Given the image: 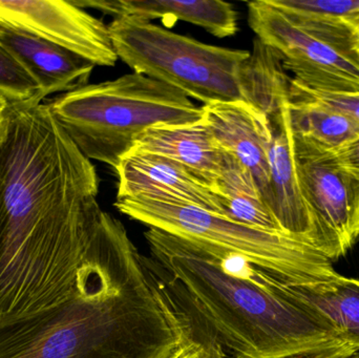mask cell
<instances>
[{
    "label": "cell",
    "mask_w": 359,
    "mask_h": 358,
    "mask_svg": "<svg viewBox=\"0 0 359 358\" xmlns=\"http://www.w3.org/2000/svg\"><path fill=\"white\" fill-rule=\"evenodd\" d=\"M96 168L48 104L8 103L0 132V329L73 300L105 212Z\"/></svg>",
    "instance_id": "cell-1"
},
{
    "label": "cell",
    "mask_w": 359,
    "mask_h": 358,
    "mask_svg": "<svg viewBox=\"0 0 359 358\" xmlns=\"http://www.w3.org/2000/svg\"><path fill=\"white\" fill-rule=\"evenodd\" d=\"M151 264L190 325L232 358H345L355 352L290 286L238 256L145 233Z\"/></svg>",
    "instance_id": "cell-2"
},
{
    "label": "cell",
    "mask_w": 359,
    "mask_h": 358,
    "mask_svg": "<svg viewBox=\"0 0 359 358\" xmlns=\"http://www.w3.org/2000/svg\"><path fill=\"white\" fill-rule=\"evenodd\" d=\"M185 338L144 256L128 233L113 230L73 300L0 329V358H172Z\"/></svg>",
    "instance_id": "cell-3"
},
{
    "label": "cell",
    "mask_w": 359,
    "mask_h": 358,
    "mask_svg": "<svg viewBox=\"0 0 359 358\" xmlns=\"http://www.w3.org/2000/svg\"><path fill=\"white\" fill-rule=\"evenodd\" d=\"M46 104L88 160L115 170L151 128L198 123L203 119L202 106L183 92L135 71L86 84Z\"/></svg>",
    "instance_id": "cell-4"
},
{
    "label": "cell",
    "mask_w": 359,
    "mask_h": 358,
    "mask_svg": "<svg viewBox=\"0 0 359 358\" xmlns=\"http://www.w3.org/2000/svg\"><path fill=\"white\" fill-rule=\"evenodd\" d=\"M118 59L204 105L248 103L251 52L203 43L135 17L109 25Z\"/></svg>",
    "instance_id": "cell-5"
},
{
    "label": "cell",
    "mask_w": 359,
    "mask_h": 358,
    "mask_svg": "<svg viewBox=\"0 0 359 358\" xmlns=\"http://www.w3.org/2000/svg\"><path fill=\"white\" fill-rule=\"evenodd\" d=\"M121 214L149 228L160 229L215 252L244 258L289 286L329 281L339 275L333 262L313 246L284 231L241 224L191 205L143 199H117Z\"/></svg>",
    "instance_id": "cell-6"
},
{
    "label": "cell",
    "mask_w": 359,
    "mask_h": 358,
    "mask_svg": "<svg viewBox=\"0 0 359 358\" xmlns=\"http://www.w3.org/2000/svg\"><path fill=\"white\" fill-rule=\"evenodd\" d=\"M248 23L297 83L333 94L359 92V41L352 29L301 27L267 0L248 2Z\"/></svg>",
    "instance_id": "cell-7"
},
{
    "label": "cell",
    "mask_w": 359,
    "mask_h": 358,
    "mask_svg": "<svg viewBox=\"0 0 359 358\" xmlns=\"http://www.w3.org/2000/svg\"><path fill=\"white\" fill-rule=\"evenodd\" d=\"M290 80L282 63L270 60L257 67L251 90L250 105L263 111L267 122L272 212L285 233L307 242L326 256L324 242L297 179L289 115Z\"/></svg>",
    "instance_id": "cell-8"
},
{
    "label": "cell",
    "mask_w": 359,
    "mask_h": 358,
    "mask_svg": "<svg viewBox=\"0 0 359 358\" xmlns=\"http://www.w3.org/2000/svg\"><path fill=\"white\" fill-rule=\"evenodd\" d=\"M0 29L48 40L95 67L118 61L109 25L71 0H0Z\"/></svg>",
    "instance_id": "cell-9"
},
{
    "label": "cell",
    "mask_w": 359,
    "mask_h": 358,
    "mask_svg": "<svg viewBox=\"0 0 359 358\" xmlns=\"http://www.w3.org/2000/svg\"><path fill=\"white\" fill-rule=\"evenodd\" d=\"M302 195L332 262L359 240V180L332 155H295Z\"/></svg>",
    "instance_id": "cell-10"
},
{
    "label": "cell",
    "mask_w": 359,
    "mask_h": 358,
    "mask_svg": "<svg viewBox=\"0 0 359 358\" xmlns=\"http://www.w3.org/2000/svg\"><path fill=\"white\" fill-rule=\"evenodd\" d=\"M116 172L117 199L196 206L223 216L217 191L168 158L133 149L122 159Z\"/></svg>",
    "instance_id": "cell-11"
},
{
    "label": "cell",
    "mask_w": 359,
    "mask_h": 358,
    "mask_svg": "<svg viewBox=\"0 0 359 358\" xmlns=\"http://www.w3.org/2000/svg\"><path fill=\"white\" fill-rule=\"evenodd\" d=\"M202 109L203 122L222 149L251 174L272 212L269 136L263 111L245 101L203 105Z\"/></svg>",
    "instance_id": "cell-12"
},
{
    "label": "cell",
    "mask_w": 359,
    "mask_h": 358,
    "mask_svg": "<svg viewBox=\"0 0 359 358\" xmlns=\"http://www.w3.org/2000/svg\"><path fill=\"white\" fill-rule=\"evenodd\" d=\"M0 46L35 80L43 99L86 85L96 67L62 46L12 29H0Z\"/></svg>",
    "instance_id": "cell-13"
},
{
    "label": "cell",
    "mask_w": 359,
    "mask_h": 358,
    "mask_svg": "<svg viewBox=\"0 0 359 358\" xmlns=\"http://www.w3.org/2000/svg\"><path fill=\"white\" fill-rule=\"evenodd\" d=\"M134 149L172 160L215 191L230 159L203 119L198 123L151 128Z\"/></svg>",
    "instance_id": "cell-14"
},
{
    "label": "cell",
    "mask_w": 359,
    "mask_h": 358,
    "mask_svg": "<svg viewBox=\"0 0 359 358\" xmlns=\"http://www.w3.org/2000/svg\"><path fill=\"white\" fill-rule=\"evenodd\" d=\"M80 8H95L107 15L135 17L151 21L166 19L185 21L217 38L233 36L238 32V12L229 2L222 0H71Z\"/></svg>",
    "instance_id": "cell-15"
},
{
    "label": "cell",
    "mask_w": 359,
    "mask_h": 358,
    "mask_svg": "<svg viewBox=\"0 0 359 358\" xmlns=\"http://www.w3.org/2000/svg\"><path fill=\"white\" fill-rule=\"evenodd\" d=\"M295 155H334L359 137V122L329 107L289 99Z\"/></svg>",
    "instance_id": "cell-16"
},
{
    "label": "cell",
    "mask_w": 359,
    "mask_h": 358,
    "mask_svg": "<svg viewBox=\"0 0 359 358\" xmlns=\"http://www.w3.org/2000/svg\"><path fill=\"white\" fill-rule=\"evenodd\" d=\"M290 287L322 312L355 352L359 351V280L339 275L329 281Z\"/></svg>",
    "instance_id": "cell-17"
},
{
    "label": "cell",
    "mask_w": 359,
    "mask_h": 358,
    "mask_svg": "<svg viewBox=\"0 0 359 358\" xmlns=\"http://www.w3.org/2000/svg\"><path fill=\"white\" fill-rule=\"evenodd\" d=\"M215 191L226 218L255 228L284 231L264 202L251 174L231 155Z\"/></svg>",
    "instance_id": "cell-18"
},
{
    "label": "cell",
    "mask_w": 359,
    "mask_h": 358,
    "mask_svg": "<svg viewBox=\"0 0 359 358\" xmlns=\"http://www.w3.org/2000/svg\"><path fill=\"white\" fill-rule=\"evenodd\" d=\"M293 22L302 25H348L359 14V0H267Z\"/></svg>",
    "instance_id": "cell-19"
},
{
    "label": "cell",
    "mask_w": 359,
    "mask_h": 358,
    "mask_svg": "<svg viewBox=\"0 0 359 358\" xmlns=\"http://www.w3.org/2000/svg\"><path fill=\"white\" fill-rule=\"evenodd\" d=\"M0 96L8 103H38L41 90L25 67L0 46Z\"/></svg>",
    "instance_id": "cell-20"
},
{
    "label": "cell",
    "mask_w": 359,
    "mask_h": 358,
    "mask_svg": "<svg viewBox=\"0 0 359 358\" xmlns=\"http://www.w3.org/2000/svg\"><path fill=\"white\" fill-rule=\"evenodd\" d=\"M289 99L292 100L309 101L323 106L329 107L333 111L353 118L359 122V92L355 94H333L320 92L306 88L297 83L291 77L289 85Z\"/></svg>",
    "instance_id": "cell-21"
},
{
    "label": "cell",
    "mask_w": 359,
    "mask_h": 358,
    "mask_svg": "<svg viewBox=\"0 0 359 358\" xmlns=\"http://www.w3.org/2000/svg\"><path fill=\"white\" fill-rule=\"evenodd\" d=\"M332 156L344 170L359 180V137Z\"/></svg>",
    "instance_id": "cell-22"
},
{
    "label": "cell",
    "mask_w": 359,
    "mask_h": 358,
    "mask_svg": "<svg viewBox=\"0 0 359 358\" xmlns=\"http://www.w3.org/2000/svg\"><path fill=\"white\" fill-rule=\"evenodd\" d=\"M8 101L0 96V132H1L2 124H4V116H6V109H8Z\"/></svg>",
    "instance_id": "cell-23"
},
{
    "label": "cell",
    "mask_w": 359,
    "mask_h": 358,
    "mask_svg": "<svg viewBox=\"0 0 359 358\" xmlns=\"http://www.w3.org/2000/svg\"><path fill=\"white\" fill-rule=\"evenodd\" d=\"M348 25L351 27L352 31L355 34L356 37H358L359 41V14L356 15L353 18L350 19V20L347 21Z\"/></svg>",
    "instance_id": "cell-24"
},
{
    "label": "cell",
    "mask_w": 359,
    "mask_h": 358,
    "mask_svg": "<svg viewBox=\"0 0 359 358\" xmlns=\"http://www.w3.org/2000/svg\"><path fill=\"white\" fill-rule=\"evenodd\" d=\"M345 358H359V351H356V352L352 353L351 355Z\"/></svg>",
    "instance_id": "cell-25"
}]
</instances>
